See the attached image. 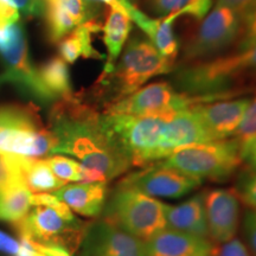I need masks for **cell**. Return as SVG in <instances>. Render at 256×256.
Listing matches in <instances>:
<instances>
[{"label": "cell", "instance_id": "f546056e", "mask_svg": "<svg viewBox=\"0 0 256 256\" xmlns=\"http://www.w3.org/2000/svg\"><path fill=\"white\" fill-rule=\"evenodd\" d=\"M20 240V250L17 256H72L68 252L60 248L50 247V246L42 244V243L31 241L25 238Z\"/></svg>", "mask_w": 256, "mask_h": 256}, {"label": "cell", "instance_id": "603a6c76", "mask_svg": "<svg viewBox=\"0 0 256 256\" xmlns=\"http://www.w3.org/2000/svg\"><path fill=\"white\" fill-rule=\"evenodd\" d=\"M132 28V20L127 16L112 8L108 11L104 25L102 26L104 42L108 51L107 60H106L102 74H110L114 70L115 64L122 52Z\"/></svg>", "mask_w": 256, "mask_h": 256}, {"label": "cell", "instance_id": "3957f363", "mask_svg": "<svg viewBox=\"0 0 256 256\" xmlns=\"http://www.w3.org/2000/svg\"><path fill=\"white\" fill-rule=\"evenodd\" d=\"M174 64L165 60L148 40L133 37L126 44L119 62L110 74H101L89 90L81 92L86 100L102 110L133 94L152 78L171 74Z\"/></svg>", "mask_w": 256, "mask_h": 256}, {"label": "cell", "instance_id": "9c48e42d", "mask_svg": "<svg viewBox=\"0 0 256 256\" xmlns=\"http://www.w3.org/2000/svg\"><path fill=\"white\" fill-rule=\"evenodd\" d=\"M165 208L166 204L154 197L118 184L106 202L104 217L146 242L168 228Z\"/></svg>", "mask_w": 256, "mask_h": 256}, {"label": "cell", "instance_id": "5b68a950", "mask_svg": "<svg viewBox=\"0 0 256 256\" xmlns=\"http://www.w3.org/2000/svg\"><path fill=\"white\" fill-rule=\"evenodd\" d=\"M89 224L78 220L66 204L56 198L50 204L32 206L14 226L19 238L60 248L72 256L78 252Z\"/></svg>", "mask_w": 256, "mask_h": 256}, {"label": "cell", "instance_id": "4316f807", "mask_svg": "<svg viewBox=\"0 0 256 256\" xmlns=\"http://www.w3.org/2000/svg\"><path fill=\"white\" fill-rule=\"evenodd\" d=\"M31 194L25 183L0 192V220L16 223L24 218L31 208Z\"/></svg>", "mask_w": 256, "mask_h": 256}, {"label": "cell", "instance_id": "52a82bcc", "mask_svg": "<svg viewBox=\"0 0 256 256\" xmlns=\"http://www.w3.org/2000/svg\"><path fill=\"white\" fill-rule=\"evenodd\" d=\"M54 148L55 138L34 104L0 106V153L44 158Z\"/></svg>", "mask_w": 256, "mask_h": 256}, {"label": "cell", "instance_id": "60d3db41", "mask_svg": "<svg viewBox=\"0 0 256 256\" xmlns=\"http://www.w3.org/2000/svg\"><path fill=\"white\" fill-rule=\"evenodd\" d=\"M128 2H130V4H133V5H138V4H140V2H142V0H128Z\"/></svg>", "mask_w": 256, "mask_h": 256}, {"label": "cell", "instance_id": "9a60e30c", "mask_svg": "<svg viewBox=\"0 0 256 256\" xmlns=\"http://www.w3.org/2000/svg\"><path fill=\"white\" fill-rule=\"evenodd\" d=\"M208 232L211 241L223 243L236 238L240 226V198L235 190L206 192Z\"/></svg>", "mask_w": 256, "mask_h": 256}, {"label": "cell", "instance_id": "83f0119b", "mask_svg": "<svg viewBox=\"0 0 256 256\" xmlns=\"http://www.w3.org/2000/svg\"><path fill=\"white\" fill-rule=\"evenodd\" d=\"M19 156L11 153H0V192L24 183Z\"/></svg>", "mask_w": 256, "mask_h": 256}, {"label": "cell", "instance_id": "f35d334b", "mask_svg": "<svg viewBox=\"0 0 256 256\" xmlns=\"http://www.w3.org/2000/svg\"><path fill=\"white\" fill-rule=\"evenodd\" d=\"M19 250H20V241H17L0 230V252L17 256Z\"/></svg>", "mask_w": 256, "mask_h": 256}, {"label": "cell", "instance_id": "d590c367", "mask_svg": "<svg viewBox=\"0 0 256 256\" xmlns=\"http://www.w3.org/2000/svg\"><path fill=\"white\" fill-rule=\"evenodd\" d=\"M20 12L8 0H0V26L18 23Z\"/></svg>", "mask_w": 256, "mask_h": 256}, {"label": "cell", "instance_id": "e0dca14e", "mask_svg": "<svg viewBox=\"0 0 256 256\" xmlns=\"http://www.w3.org/2000/svg\"><path fill=\"white\" fill-rule=\"evenodd\" d=\"M209 238L166 228L145 242L146 256H210Z\"/></svg>", "mask_w": 256, "mask_h": 256}, {"label": "cell", "instance_id": "1f68e13d", "mask_svg": "<svg viewBox=\"0 0 256 256\" xmlns=\"http://www.w3.org/2000/svg\"><path fill=\"white\" fill-rule=\"evenodd\" d=\"M210 256H252L241 240L234 238L223 243H215Z\"/></svg>", "mask_w": 256, "mask_h": 256}, {"label": "cell", "instance_id": "836d02e7", "mask_svg": "<svg viewBox=\"0 0 256 256\" xmlns=\"http://www.w3.org/2000/svg\"><path fill=\"white\" fill-rule=\"evenodd\" d=\"M20 14L25 16H40L44 14L46 0H8Z\"/></svg>", "mask_w": 256, "mask_h": 256}, {"label": "cell", "instance_id": "f1b7e54d", "mask_svg": "<svg viewBox=\"0 0 256 256\" xmlns=\"http://www.w3.org/2000/svg\"><path fill=\"white\" fill-rule=\"evenodd\" d=\"M235 191L249 209L256 211V170L247 168L238 174Z\"/></svg>", "mask_w": 256, "mask_h": 256}, {"label": "cell", "instance_id": "8fae6325", "mask_svg": "<svg viewBox=\"0 0 256 256\" xmlns=\"http://www.w3.org/2000/svg\"><path fill=\"white\" fill-rule=\"evenodd\" d=\"M0 58L6 69L0 82L16 83L40 101L36 68L30 60L26 34L19 22L0 26Z\"/></svg>", "mask_w": 256, "mask_h": 256}, {"label": "cell", "instance_id": "7402d4cb", "mask_svg": "<svg viewBox=\"0 0 256 256\" xmlns=\"http://www.w3.org/2000/svg\"><path fill=\"white\" fill-rule=\"evenodd\" d=\"M102 31V25L96 18L89 19L78 28H74L63 40L58 42V52L66 63L72 64L80 57L83 58L104 60V56L92 46V36Z\"/></svg>", "mask_w": 256, "mask_h": 256}, {"label": "cell", "instance_id": "ab89813d", "mask_svg": "<svg viewBox=\"0 0 256 256\" xmlns=\"http://www.w3.org/2000/svg\"><path fill=\"white\" fill-rule=\"evenodd\" d=\"M87 2H102V4L108 5L112 10L119 11L124 16L130 14V10L133 8V4H130L128 0H87Z\"/></svg>", "mask_w": 256, "mask_h": 256}, {"label": "cell", "instance_id": "30bf717a", "mask_svg": "<svg viewBox=\"0 0 256 256\" xmlns=\"http://www.w3.org/2000/svg\"><path fill=\"white\" fill-rule=\"evenodd\" d=\"M206 98L178 92L168 82H153L100 110L104 114L156 115L206 104Z\"/></svg>", "mask_w": 256, "mask_h": 256}, {"label": "cell", "instance_id": "cb8c5ba5", "mask_svg": "<svg viewBox=\"0 0 256 256\" xmlns=\"http://www.w3.org/2000/svg\"><path fill=\"white\" fill-rule=\"evenodd\" d=\"M22 174L24 183L30 192L34 194H49L55 192L66 185L52 174L46 158H31V156H19Z\"/></svg>", "mask_w": 256, "mask_h": 256}, {"label": "cell", "instance_id": "d6a6232c", "mask_svg": "<svg viewBox=\"0 0 256 256\" xmlns=\"http://www.w3.org/2000/svg\"><path fill=\"white\" fill-rule=\"evenodd\" d=\"M256 42V5L243 18V32L238 46H248Z\"/></svg>", "mask_w": 256, "mask_h": 256}, {"label": "cell", "instance_id": "ba28073f", "mask_svg": "<svg viewBox=\"0 0 256 256\" xmlns=\"http://www.w3.org/2000/svg\"><path fill=\"white\" fill-rule=\"evenodd\" d=\"M159 164L198 179L223 182L242 164L240 142L234 138L179 147Z\"/></svg>", "mask_w": 256, "mask_h": 256}, {"label": "cell", "instance_id": "8992f818", "mask_svg": "<svg viewBox=\"0 0 256 256\" xmlns=\"http://www.w3.org/2000/svg\"><path fill=\"white\" fill-rule=\"evenodd\" d=\"M242 32L241 16L226 6L216 4L185 38L180 60L174 66L204 62L228 52L238 46Z\"/></svg>", "mask_w": 256, "mask_h": 256}, {"label": "cell", "instance_id": "484cf974", "mask_svg": "<svg viewBox=\"0 0 256 256\" xmlns=\"http://www.w3.org/2000/svg\"><path fill=\"white\" fill-rule=\"evenodd\" d=\"M148 11L156 17L171 14L191 16L200 20L209 14L212 0H144Z\"/></svg>", "mask_w": 256, "mask_h": 256}, {"label": "cell", "instance_id": "2e32d148", "mask_svg": "<svg viewBox=\"0 0 256 256\" xmlns=\"http://www.w3.org/2000/svg\"><path fill=\"white\" fill-rule=\"evenodd\" d=\"M94 6L87 0H46V24L48 38L58 43L74 28L94 17Z\"/></svg>", "mask_w": 256, "mask_h": 256}, {"label": "cell", "instance_id": "ac0fdd59", "mask_svg": "<svg viewBox=\"0 0 256 256\" xmlns=\"http://www.w3.org/2000/svg\"><path fill=\"white\" fill-rule=\"evenodd\" d=\"M128 17L142 28L160 55L176 66L180 46L174 32V23L180 14H171L165 17L151 18L134 6Z\"/></svg>", "mask_w": 256, "mask_h": 256}, {"label": "cell", "instance_id": "277c9868", "mask_svg": "<svg viewBox=\"0 0 256 256\" xmlns=\"http://www.w3.org/2000/svg\"><path fill=\"white\" fill-rule=\"evenodd\" d=\"M176 112L156 115L101 113V120L132 168H146L174 152L170 120Z\"/></svg>", "mask_w": 256, "mask_h": 256}, {"label": "cell", "instance_id": "d4e9b609", "mask_svg": "<svg viewBox=\"0 0 256 256\" xmlns=\"http://www.w3.org/2000/svg\"><path fill=\"white\" fill-rule=\"evenodd\" d=\"M46 164L52 174L63 182L75 183H94V182H107L104 176L95 170L86 168L81 162L64 156H46Z\"/></svg>", "mask_w": 256, "mask_h": 256}, {"label": "cell", "instance_id": "8d00e7d4", "mask_svg": "<svg viewBox=\"0 0 256 256\" xmlns=\"http://www.w3.org/2000/svg\"><path fill=\"white\" fill-rule=\"evenodd\" d=\"M240 152L242 162H244L248 168L256 170V136L242 142L240 145Z\"/></svg>", "mask_w": 256, "mask_h": 256}, {"label": "cell", "instance_id": "74e56055", "mask_svg": "<svg viewBox=\"0 0 256 256\" xmlns=\"http://www.w3.org/2000/svg\"><path fill=\"white\" fill-rule=\"evenodd\" d=\"M216 4L226 6L244 18V16H247L256 5V0H216Z\"/></svg>", "mask_w": 256, "mask_h": 256}, {"label": "cell", "instance_id": "d6986e66", "mask_svg": "<svg viewBox=\"0 0 256 256\" xmlns=\"http://www.w3.org/2000/svg\"><path fill=\"white\" fill-rule=\"evenodd\" d=\"M52 194L74 212L94 218L104 212L107 202V184L106 182H94L64 185Z\"/></svg>", "mask_w": 256, "mask_h": 256}, {"label": "cell", "instance_id": "5bb4252c", "mask_svg": "<svg viewBox=\"0 0 256 256\" xmlns=\"http://www.w3.org/2000/svg\"><path fill=\"white\" fill-rule=\"evenodd\" d=\"M249 104L248 98H220L194 106V110L210 142H218L234 136Z\"/></svg>", "mask_w": 256, "mask_h": 256}, {"label": "cell", "instance_id": "7a4b0ae2", "mask_svg": "<svg viewBox=\"0 0 256 256\" xmlns=\"http://www.w3.org/2000/svg\"><path fill=\"white\" fill-rule=\"evenodd\" d=\"M172 86L190 96L228 98L256 81V42L204 62L174 66Z\"/></svg>", "mask_w": 256, "mask_h": 256}, {"label": "cell", "instance_id": "4dcf8cb0", "mask_svg": "<svg viewBox=\"0 0 256 256\" xmlns=\"http://www.w3.org/2000/svg\"><path fill=\"white\" fill-rule=\"evenodd\" d=\"M256 136V96L250 100L244 116L240 124V126L234 134V139H236L241 145L242 142H247L248 139Z\"/></svg>", "mask_w": 256, "mask_h": 256}, {"label": "cell", "instance_id": "e575fe53", "mask_svg": "<svg viewBox=\"0 0 256 256\" xmlns=\"http://www.w3.org/2000/svg\"><path fill=\"white\" fill-rule=\"evenodd\" d=\"M243 230L252 254L256 256V211L248 210L243 220Z\"/></svg>", "mask_w": 256, "mask_h": 256}, {"label": "cell", "instance_id": "4fadbf2b", "mask_svg": "<svg viewBox=\"0 0 256 256\" xmlns=\"http://www.w3.org/2000/svg\"><path fill=\"white\" fill-rule=\"evenodd\" d=\"M78 256H146L145 242L102 217L89 224Z\"/></svg>", "mask_w": 256, "mask_h": 256}, {"label": "cell", "instance_id": "44dd1931", "mask_svg": "<svg viewBox=\"0 0 256 256\" xmlns=\"http://www.w3.org/2000/svg\"><path fill=\"white\" fill-rule=\"evenodd\" d=\"M36 78L42 102H56L72 92L68 66L58 56L36 68Z\"/></svg>", "mask_w": 256, "mask_h": 256}, {"label": "cell", "instance_id": "6da1fadb", "mask_svg": "<svg viewBox=\"0 0 256 256\" xmlns=\"http://www.w3.org/2000/svg\"><path fill=\"white\" fill-rule=\"evenodd\" d=\"M48 128L55 138L52 154L75 156L86 168L104 174L107 182L132 168L102 124L101 112L82 94L72 92L54 102Z\"/></svg>", "mask_w": 256, "mask_h": 256}, {"label": "cell", "instance_id": "ffe728a7", "mask_svg": "<svg viewBox=\"0 0 256 256\" xmlns=\"http://www.w3.org/2000/svg\"><path fill=\"white\" fill-rule=\"evenodd\" d=\"M166 226L200 236L209 238L206 212V192H200L177 206L166 204Z\"/></svg>", "mask_w": 256, "mask_h": 256}, {"label": "cell", "instance_id": "7c38bea8", "mask_svg": "<svg viewBox=\"0 0 256 256\" xmlns=\"http://www.w3.org/2000/svg\"><path fill=\"white\" fill-rule=\"evenodd\" d=\"M202 183V179L156 162L128 174L119 184L136 188L147 196L174 200L186 196L200 188Z\"/></svg>", "mask_w": 256, "mask_h": 256}]
</instances>
